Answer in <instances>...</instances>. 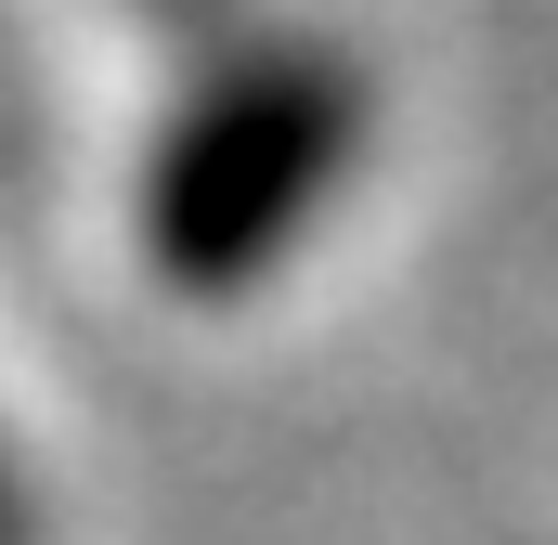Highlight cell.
Segmentation results:
<instances>
[{
	"instance_id": "cell-2",
	"label": "cell",
	"mask_w": 558,
	"mask_h": 545,
	"mask_svg": "<svg viewBox=\"0 0 558 545\" xmlns=\"http://www.w3.org/2000/svg\"><path fill=\"white\" fill-rule=\"evenodd\" d=\"M0 545H26V520H13V481H0Z\"/></svg>"
},
{
	"instance_id": "cell-1",
	"label": "cell",
	"mask_w": 558,
	"mask_h": 545,
	"mask_svg": "<svg viewBox=\"0 0 558 545\" xmlns=\"http://www.w3.org/2000/svg\"><path fill=\"white\" fill-rule=\"evenodd\" d=\"M351 156V78L325 52H247L234 78L195 92V118L156 156V195H143V234L182 286H234L299 234V208L338 182Z\"/></svg>"
}]
</instances>
